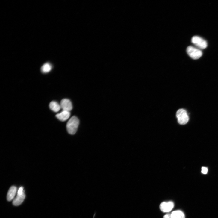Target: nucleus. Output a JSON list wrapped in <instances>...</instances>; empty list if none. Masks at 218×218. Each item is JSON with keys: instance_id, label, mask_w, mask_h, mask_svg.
<instances>
[{"instance_id": "nucleus-1", "label": "nucleus", "mask_w": 218, "mask_h": 218, "mask_svg": "<svg viewBox=\"0 0 218 218\" xmlns=\"http://www.w3.org/2000/svg\"><path fill=\"white\" fill-rule=\"evenodd\" d=\"M79 124V120L76 116H74L70 118L66 125V128L68 133L71 134H74L76 132Z\"/></svg>"}, {"instance_id": "nucleus-2", "label": "nucleus", "mask_w": 218, "mask_h": 218, "mask_svg": "<svg viewBox=\"0 0 218 218\" xmlns=\"http://www.w3.org/2000/svg\"><path fill=\"white\" fill-rule=\"evenodd\" d=\"M187 52L188 55L194 60L200 58L203 54L200 49L192 46H190L187 48Z\"/></svg>"}, {"instance_id": "nucleus-3", "label": "nucleus", "mask_w": 218, "mask_h": 218, "mask_svg": "<svg viewBox=\"0 0 218 218\" xmlns=\"http://www.w3.org/2000/svg\"><path fill=\"white\" fill-rule=\"evenodd\" d=\"M176 117L178 122L181 125L186 124L188 122L189 118L186 110L183 109H180L176 113Z\"/></svg>"}, {"instance_id": "nucleus-4", "label": "nucleus", "mask_w": 218, "mask_h": 218, "mask_svg": "<svg viewBox=\"0 0 218 218\" xmlns=\"http://www.w3.org/2000/svg\"><path fill=\"white\" fill-rule=\"evenodd\" d=\"M192 42L200 49H205L208 46L207 42L205 40L197 36H194L192 38Z\"/></svg>"}, {"instance_id": "nucleus-5", "label": "nucleus", "mask_w": 218, "mask_h": 218, "mask_svg": "<svg viewBox=\"0 0 218 218\" xmlns=\"http://www.w3.org/2000/svg\"><path fill=\"white\" fill-rule=\"evenodd\" d=\"M174 206V204L172 202H164L160 205L161 210L163 212H169L171 211Z\"/></svg>"}, {"instance_id": "nucleus-6", "label": "nucleus", "mask_w": 218, "mask_h": 218, "mask_svg": "<svg viewBox=\"0 0 218 218\" xmlns=\"http://www.w3.org/2000/svg\"><path fill=\"white\" fill-rule=\"evenodd\" d=\"M61 108L63 110L70 112L72 109V102L69 99H62L60 104Z\"/></svg>"}, {"instance_id": "nucleus-7", "label": "nucleus", "mask_w": 218, "mask_h": 218, "mask_svg": "<svg viewBox=\"0 0 218 218\" xmlns=\"http://www.w3.org/2000/svg\"><path fill=\"white\" fill-rule=\"evenodd\" d=\"M70 116V113L69 112L63 110L60 113L57 114L56 116L60 120L64 122L68 120Z\"/></svg>"}, {"instance_id": "nucleus-8", "label": "nucleus", "mask_w": 218, "mask_h": 218, "mask_svg": "<svg viewBox=\"0 0 218 218\" xmlns=\"http://www.w3.org/2000/svg\"><path fill=\"white\" fill-rule=\"evenodd\" d=\"M17 188L16 186H11L9 189L7 196V199L8 201H12L14 198L16 194Z\"/></svg>"}, {"instance_id": "nucleus-9", "label": "nucleus", "mask_w": 218, "mask_h": 218, "mask_svg": "<svg viewBox=\"0 0 218 218\" xmlns=\"http://www.w3.org/2000/svg\"><path fill=\"white\" fill-rule=\"evenodd\" d=\"M25 197V193L22 194H17L16 197L14 199L13 204L15 206H18L20 205L24 201Z\"/></svg>"}, {"instance_id": "nucleus-10", "label": "nucleus", "mask_w": 218, "mask_h": 218, "mask_svg": "<svg viewBox=\"0 0 218 218\" xmlns=\"http://www.w3.org/2000/svg\"><path fill=\"white\" fill-rule=\"evenodd\" d=\"M49 107L52 111L56 113L59 111L61 108L60 104L54 101H52L50 103Z\"/></svg>"}, {"instance_id": "nucleus-11", "label": "nucleus", "mask_w": 218, "mask_h": 218, "mask_svg": "<svg viewBox=\"0 0 218 218\" xmlns=\"http://www.w3.org/2000/svg\"><path fill=\"white\" fill-rule=\"evenodd\" d=\"M172 218H185L184 213L180 210L173 211L171 214Z\"/></svg>"}, {"instance_id": "nucleus-12", "label": "nucleus", "mask_w": 218, "mask_h": 218, "mask_svg": "<svg viewBox=\"0 0 218 218\" xmlns=\"http://www.w3.org/2000/svg\"><path fill=\"white\" fill-rule=\"evenodd\" d=\"M52 66L51 64L49 63L44 64L41 67V70L42 72L44 73H48L51 70Z\"/></svg>"}, {"instance_id": "nucleus-13", "label": "nucleus", "mask_w": 218, "mask_h": 218, "mask_svg": "<svg viewBox=\"0 0 218 218\" xmlns=\"http://www.w3.org/2000/svg\"><path fill=\"white\" fill-rule=\"evenodd\" d=\"M24 193V191L23 189V187H20L18 191L17 194L21 195L23 194Z\"/></svg>"}, {"instance_id": "nucleus-14", "label": "nucleus", "mask_w": 218, "mask_h": 218, "mask_svg": "<svg viewBox=\"0 0 218 218\" xmlns=\"http://www.w3.org/2000/svg\"><path fill=\"white\" fill-rule=\"evenodd\" d=\"M208 172V169L206 167H202V173L204 174H206Z\"/></svg>"}, {"instance_id": "nucleus-15", "label": "nucleus", "mask_w": 218, "mask_h": 218, "mask_svg": "<svg viewBox=\"0 0 218 218\" xmlns=\"http://www.w3.org/2000/svg\"><path fill=\"white\" fill-rule=\"evenodd\" d=\"M163 218H172L171 214H166L164 216Z\"/></svg>"}]
</instances>
